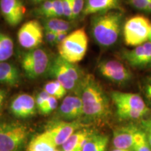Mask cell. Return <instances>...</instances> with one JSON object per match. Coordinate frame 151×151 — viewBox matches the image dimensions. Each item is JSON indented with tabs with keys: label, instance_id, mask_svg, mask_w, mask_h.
Segmentation results:
<instances>
[{
	"label": "cell",
	"instance_id": "cell-35",
	"mask_svg": "<svg viewBox=\"0 0 151 151\" xmlns=\"http://www.w3.org/2000/svg\"><path fill=\"white\" fill-rule=\"evenodd\" d=\"M143 90L146 99L151 105V78L146 81L143 86Z\"/></svg>",
	"mask_w": 151,
	"mask_h": 151
},
{
	"label": "cell",
	"instance_id": "cell-23",
	"mask_svg": "<svg viewBox=\"0 0 151 151\" xmlns=\"http://www.w3.org/2000/svg\"><path fill=\"white\" fill-rule=\"evenodd\" d=\"M72 27L70 22L60 18H47L44 21V29L50 30L55 33L68 32Z\"/></svg>",
	"mask_w": 151,
	"mask_h": 151
},
{
	"label": "cell",
	"instance_id": "cell-20",
	"mask_svg": "<svg viewBox=\"0 0 151 151\" xmlns=\"http://www.w3.org/2000/svg\"><path fill=\"white\" fill-rule=\"evenodd\" d=\"M57 146L45 132L39 134L30 141L27 151H55Z\"/></svg>",
	"mask_w": 151,
	"mask_h": 151
},
{
	"label": "cell",
	"instance_id": "cell-41",
	"mask_svg": "<svg viewBox=\"0 0 151 151\" xmlns=\"http://www.w3.org/2000/svg\"><path fill=\"white\" fill-rule=\"evenodd\" d=\"M55 151H61V150H58V149H56V150H55Z\"/></svg>",
	"mask_w": 151,
	"mask_h": 151
},
{
	"label": "cell",
	"instance_id": "cell-38",
	"mask_svg": "<svg viewBox=\"0 0 151 151\" xmlns=\"http://www.w3.org/2000/svg\"><path fill=\"white\" fill-rule=\"evenodd\" d=\"M32 2H34L35 4H41L43 3V1H46V0H31Z\"/></svg>",
	"mask_w": 151,
	"mask_h": 151
},
{
	"label": "cell",
	"instance_id": "cell-5",
	"mask_svg": "<svg viewBox=\"0 0 151 151\" xmlns=\"http://www.w3.org/2000/svg\"><path fill=\"white\" fill-rule=\"evenodd\" d=\"M58 46L60 56L63 59L74 64L81 61L88 47V37L85 28L73 31Z\"/></svg>",
	"mask_w": 151,
	"mask_h": 151
},
{
	"label": "cell",
	"instance_id": "cell-32",
	"mask_svg": "<svg viewBox=\"0 0 151 151\" xmlns=\"http://www.w3.org/2000/svg\"><path fill=\"white\" fill-rule=\"evenodd\" d=\"M141 128L146 134L147 141H148L149 146L151 148V118L142 120V122H141Z\"/></svg>",
	"mask_w": 151,
	"mask_h": 151
},
{
	"label": "cell",
	"instance_id": "cell-14",
	"mask_svg": "<svg viewBox=\"0 0 151 151\" xmlns=\"http://www.w3.org/2000/svg\"><path fill=\"white\" fill-rule=\"evenodd\" d=\"M141 127L133 124L116 127L113 130V144L115 148L132 151L135 139Z\"/></svg>",
	"mask_w": 151,
	"mask_h": 151
},
{
	"label": "cell",
	"instance_id": "cell-24",
	"mask_svg": "<svg viewBox=\"0 0 151 151\" xmlns=\"http://www.w3.org/2000/svg\"><path fill=\"white\" fill-rule=\"evenodd\" d=\"M43 90H45L49 95L56 98L57 99L63 98L67 92V90L62 86V85L56 80L47 83L43 87Z\"/></svg>",
	"mask_w": 151,
	"mask_h": 151
},
{
	"label": "cell",
	"instance_id": "cell-28",
	"mask_svg": "<svg viewBox=\"0 0 151 151\" xmlns=\"http://www.w3.org/2000/svg\"><path fill=\"white\" fill-rule=\"evenodd\" d=\"M49 97H50V95H49L45 90H41V92H39V93L37 94V97H35L37 108L38 109V111L40 113H41V111H43L47 101H48Z\"/></svg>",
	"mask_w": 151,
	"mask_h": 151
},
{
	"label": "cell",
	"instance_id": "cell-21",
	"mask_svg": "<svg viewBox=\"0 0 151 151\" xmlns=\"http://www.w3.org/2000/svg\"><path fill=\"white\" fill-rule=\"evenodd\" d=\"M109 138L107 135L94 133L88 138L83 151H106Z\"/></svg>",
	"mask_w": 151,
	"mask_h": 151
},
{
	"label": "cell",
	"instance_id": "cell-36",
	"mask_svg": "<svg viewBox=\"0 0 151 151\" xmlns=\"http://www.w3.org/2000/svg\"><path fill=\"white\" fill-rule=\"evenodd\" d=\"M68 32H62L57 33L56 35V41H55V45H60L62 41H63L67 37Z\"/></svg>",
	"mask_w": 151,
	"mask_h": 151
},
{
	"label": "cell",
	"instance_id": "cell-17",
	"mask_svg": "<svg viewBox=\"0 0 151 151\" xmlns=\"http://www.w3.org/2000/svg\"><path fill=\"white\" fill-rule=\"evenodd\" d=\"M120 0H85L83 16L96 15L120 9Z\"/></svg>",
	"mask_w": 151,
	"mask_h": 151
},
{
	"label": "cell",
	"instance_id": "cell-2",
	"mask_svg": "<svg viewBox=\"0 0 151 151\" xmlns=\"http://www.w3.org/2000/svg\"><path fill=\"white\" fill-rule=\"evenodd\" d=\"M123 14L120 11H109L96 14L91 18V33L99 46L108 48L118 40L122 29Z\"/></svg>",
	"mask_w": 151,
	"mask_h": 151
},
{
	"label": "cell",
	"instance_id": "cell-13",
	"mask_svg": "<svg viewBox=\"0 0 151 151\" xmlns=\"http://www.w3.org/2000/svg\"><path fill=\"white\" fill-rule=\"evenodd\" d=\"M83 116V103L79 95H69L64 98L55 116L58 120L65 121H76Z\"/></svg>",
	"mask_w": 151,
	"mask_h": 151
},
{
	"label": "cell",
	"instance_id": "cell-15",
	"mask_svg": "<svg viewBox=\"0 0 151 151\" xmlns=\"http://www.w3.org/2000/svg\"><path fill=\"white\" fill-rule=\"evenodd\" d=\"M0 11L5 21L16 27L23 20L26 9L21 0H0Z\"/></svg>",
	"mask_w": 151,
	"mask_h": 151
},
{
	"label": "cell",
	"instance_id": "cell-9",
	"mask_svg": "<svg viewBox=\"0 0 151 151\" xmlns=\"http://www.w3.org/2000/svg\"><path fill=\"white\" fill-rule=\"evenodd\" d=\"M83 127V124L78 120L65 121L56 120L48 124L44 132L56 146H61L75 132Z\"/></svg>",
	"mask_w": 151,
	"mask_h": 151
},
{
	"label": "cell",
	"instance_id": "cell-31",
	"mask_svg": "<svg viewBox=\"0 0 151 151\" xmlns=\"http://www.w3.org/2000/svg\"><path fill=\"white\" fill-rule=\"evenodd\" d=\"M64 11V16L73 20L72 0H61Z\"/></svg>",
	"mask_w": 151,
	"mask_h": 151
},
{
	"label": "cell",
	"instance_id": "cell-10",
	"mask_svg": "<svg viewBox=\"0 0 151 151\" xmlns=\"http://www.w3.org/2000/svg\"><path fill=\"white\" fill-rule=\"evenodd\" d=\"M44 38V32L40 22L29 20L22 25L18 32V40L22 48L27 50L38 48Z\"/></svg>",
	"mask_w": 151,
	"mask_h": 151
},
{
	"label": "cell",
	"instance_id": "cell-8",
	"mask_svg": "<svg viewBox=\"0 0 151 151\" xmlns=\"http://www.w3.org/2000/svg\"><path fill=\"white\" fill-rule=\"evenodd\" d=\"M51 61L46 51L36 48L24 53L22 59V67L28 78L37 79L48 72Z\"/></svg>",
	"mask_w": 151,
	"mask_h": 151
},
{
	"label": "cell",
	"instance_id": "cell-25",
	"mask_svg": "<svg viewBox=\"0 0 151 151\" xmlns=\"http://www.w3.org/2000/svg\"><path fill=\"white\" fill-rule=\"evenodd\" d=\"M132 151H151V148L147 141L146 134L141 127L135 139L134 146Z\"/></svg>",
	"mask_w": 151,
	"mask_h": 151
},
{
	"label": "cell",
	"instance_id": "cell-22",
	"mask_svg": "<svg viewBox=\"0 0 151 151\" xmlns=\"http://www.w3.org/2000/svg\"><path fill=\"white\" fill-rule=\"evenodd\" d=\"M14 45L9 35L0 32V62L9 60L14 54Z\"/></svg>",
	"mask_w": 151,
	"mask_h": 151
},
{
	"label": "cell",
	"instance_id": "cell-39",
	"mask_svg": "<svg viewBox=\"0 0 151 151\" xmlns=\"http://www.w3.org/2000/svg\"><path fill=\"white\" fill-rule=\"evenodd\" d=\"M111 151H130V150H122V149H117V148H115L113 149V150Z\"/></svg>",
	"mask_w": 151,
	"mask_h": 151
},
{
	"label": "cell",
	"instance_id": "cell-30",
	"mask_svg": "<svg viewBox=\"0 0 151 151\" xmlns=\"http://www.w3.org/2000/svg\"><path fill=\"white\" fill-rule=\"evenodd\" d=\"M85 0H72L73 19L76 18L84 9Z\"/></svg>",
	"mask_w": 151,
	"mask_h": 151
},
{
	"label": "cell",
	"instance_id": "cell-26",
	"mask_svg": "<svg viewBox=\"0 0 151 151\" xmlns=\"http://www.w3.org/2000/svg\"><path fill=\"white\" fill-rule=\"evenodd\" d=\"M64 16L63 7H62L61 0H53L52 1V8L48 18H60Z\"/></svg>",
	"mask_w": 151,
	"mask_h": 151
},
{
	"label": "cell",
	"instance_id": "cell-40",
	"mask_svg": "<svg viewBox=\"0 0 151 151\" xmlns=\"http://www.w3.org/2000/svg\"><path fill=\"white\" fill-rule=\"evenodd\" d=\"M148 41L151 42V28H150V33H149V37H148Z\"/></svg>",
	"mask_w": 151,
	"mask_h": 151
},
{
	"label": "cell",
	"instance_id": "cell-29",
	"mask_svg": "<svg viewBox=\"0 0 151 151\" xmlns=\"http://www.w3.org/2000/svg\"><path fill=\"white\" fill-rule=\"evenodd\" d=\"M58 99H57L56 98L52 97V96H50L48 101H47L46 105H45L44 108H43V111H41V113L43 115L50 114V113L53 112V111L58 108Z\"/></svg>",
	"mask_w": 151,
	"mask_h": 151
},
{
	"label": "cell",
	"instance_id": "cell-12",
	"mask_svg": "<svg viewBox=\"0 0 151 151\" xmlns=\"http://www.w3.org/2000/svg\"><path fill=\"white\" fill-rule=\"evenodd\" d=\"M121 56L122 59L135 69L151 68V42L147 41L132 50H124Z\"/></svg>",
	"mask_w": 151,
	"mask_h": 151
},
{
	"label": "cell",
	"instance_id": "cell-1",
	"mask_svg": "<svg viewBox=\"0 0 151 151\" xmlns=\"http://www.w3.org/2000/svg\"><path fill=\"white\" fill-rule=\"evenodd\" d=\"M83 103V118L87 121L104 122L111 115L109 99L99 82L91 74H86L79 90Z\"/></svg>",
	"mask_w": 151,
	"mask_h": 151
},
{
	"label": "cell",
	"instance_id": "cell-4",
	"mask_svg": "<svg viewBox=\"0 0 151 151\" xmlns=\"http://www.w3.org/2000/svg\"><path fill=\"white\" fill-rule=\"evenodd\" d=\"M111 99L116 107L117 116L122 120H135L142 118L150 111L139 94L113 91Z\"/></svg>",
	"mask_w": 151,
	"mask_h": 151
},
{
	"label": "cell",
	"instance_id": "cell-7",
	"mask_svg": "<svg viewBox=\"0 0 151 151\" xmlns=\"http://www.w3.org/2000/svg\"><path fill=\"white\" fill-rule=\"evenodd\" d=\"M151 23L143 16H136L128 19L123 25V37L126 45L137 46L148 41Z\"/></svg>",
	"mask_w": 151,
	"mask_h": 151
},
{
	"label": "cell",
	"instance_id": "cell-37",
	"mask_svg": "<svg viewBox=\"0 0 151 151\" xmlns=\"http://www.w3.org/2000/svg\"><path fill=\"white\" fill-rule=\"evenodd\" d=\"M6 98V91L4 90L0 89V111L2 108Z\"/></svg>",
	"mask_w": 151,
	"mask_h": 151
},
{
	"label": "cell",
	"instance_id": "cell-34",
	"mask_svg": "<svg viewBox=\"0 0 151 151\" xmlns=\"http://www.w3.org/2000/svg\"><path fill=\"white\" fill-rule=\"evenodd\" d=\"M57 34L50 30L44 29V38L46 39V42L50 45L55 44Z\"/></svg>",
	"mask_w": 151,
	"mask_h": 151
},
{
	"label": "cell",
	"instance_id": "cell-16",
	"mask_svg": "<svg viewBox=\"0 0 151 151\" xmlns=\"http://www.w3.org/2000/svg\"><path fill=\"white\" fill-rule=\"evenodd\" d=\"M35 98L28 94H20L11 101L10 111L15 117L25 119L31 118L37 113Z\"/></svg>",
	"mask_w": 151,
	"mask_h": 151
},
{
	"label": "cell",
	"instance_id": "cell-11",
	"mask_svg": "<svg viewBox=\"0 0 151 151\" xmlns=\"http://www.w3.org/2000/svg\"><path fill=\"white\" fill-rule=\"evenodd\" d=\"M98 69L104 78L118 85L127 83L132 78L131 71L118 60H103L98 65Z\"/></svg>",
	"mask_w": 151,
	"mask_h": 151
},
{
	"label": "cell",
	"instance_id": "cell-33",
	"mask_svg": "<svg viewBox=\"0 0 151 151\" xmlns=\"http://www.w3.org/2000/svg\"><path fill=\"white\" fill-rule=\"evenodd\" d=\"M151 0H128V2L132 7L139 11H144Z\"/></svg>",
	"mask_w": 151,
	"mask_h": 151
},
{
	"label": "cell",
	"instance_id": "cell-19",
	"mask_svg": "<svg viewBox=\"0 0 151 151\" xmlns=\"http://www.w3.org/2000/svg\"><path fill=\"white\" fill-rule=\"evenodd\" d=\"M20 71L16 66L9 62H0V83L16 86L20 83Z\"/></svg>",
	"mask_w": 151,
	"mask_h": 151
},
{
	"label": "cell",
	"instance_id": "cell-3",
	"mask_svg": "<svg viewBox=\"0 0 151 151\" xmlns=\"http://www.w3.org/2000/svg\"><path fill=\"white\" fill-rule=\"evenodd\" d=\"M48 73L49 76L60 83L67 91L78 95L81 82L86 74L76 64L68 62L59 55L51 61Z\"/></svg>",
	"mask_w": 151,
	"mask_h": 151
},
{
	"label": "cell",
	"instance_id": "cell-6",
	"mask_svg": "<svg viewBox=\"0 0 151 151\" xmlns=\"http://www.w3.org/2000/svg\"><path fill=\"white\" fill-rule=\"evenodd\" d=\"M27 126L17 122H0V151H20L27 141Z\"/></svg>",
	"mask_w": 151,
	"mask_h": 151
},
{
	"label": "cell",
	"instance_id": "cell-18",
	"mask_svg": "<svg viewBox=\"0 0 151 151\" xmlns=\"http://www.w3.org/2000/svg\"><path fill=\"white\" fill-rule=\"evenodd\" d=\"M94 133L89 128L77 130L61 146V151H83L87 140Z\"/></svg>",
	"mask_w": 151,
	"mask_h": 151
},
{
	"label": "cell",
	"instance_id": "cell-27",
	"mask_svg": "<svg viewBox=\"0 0 151 151\" xmlns=\"http://www.w3.org/2000/svg\"><path fill=\"white\" fill-rule=\"evenodd\" d=\"M52 1L53 0H46L40 4V6L37 9V15L48 18L52 8Z\"/></svg>",
	"mask_w": 151,
	"mask_h": 151
}]
</instances>
